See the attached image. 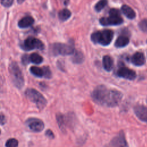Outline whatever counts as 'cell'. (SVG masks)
<instances>
[{
    "label": "cell",
    "mask_w": 147,
    "mask_h": 147,
    "mask_svg": "<svg viewBox=\"0 0 147 147\" xmlns=\"http://www.w3.org/2000/svg\"><path fill=\"white\" fill-rule=\"evenodd\" d=\"M29 61V56H28L27 55H24L22 57V63H24V64H27Z\"/></svg>",
    "instance_id": "obj_29"
},
{
    "label": "cell",
    "mask_w": 147,
    "mask_h": 147,
    "mask_svg": "<svg viewBox=\"0 0 147 147\" xmlns=\"http://www.w3.org/2000/svg\"><path fill=\"white\" fill-rule=\"evenodd\" d=\"M18 142L15 138H10L6 142L5 146L6 147H18Z\"/></svg>",
    "instance_id": "obj_23"
},
{
    "label": "cell",
    "mask_w": 147,
    "mask_h": 147,
    "mask_svg": "<svg viewBox=\"0 0 147 147\" xmlns=\"http://www.w3.org/2000/svg\"><path fill=\"white\" fill-rule=\"evenodd\" d=\"M58 16H59V19L61 21H65L71 17V13L69 10L67 9H64L59 12Z\"/></svg>",
    "instance_id": "obj_18"
},
{
    "label": "cell",
    "mask_w": 147,
    "mask_h": 147,
    "mask_svg": "<svg viewBox=\"0 0 147 147\" xmlns=\"http://www.w3.org/2000/svg\"><path fill=\"white\" fill-rule=\"evenodd\" d=\"M107 0H100L95 6V9L96 11H101L107 5Z\"/></svg>",
    "instance_id": "obj_22"
},
{
    "label": "cell",
    "mask_w": 147,
    "mask_h": 147,
    "mask_svg": "<svg viewBox=\"0 0 147 147\" xmlns=\"http://www.w3.org/2000/svg\"><path fill=\"white\" fill-rule=\"evenodd\" d=\"M43 71H44V76L46 78H50L51 77V72L48 67H44L42 68Z\"/></svg>",
    "instance_id": "obj_25"
},
{
    "label": "cell",
    "mask_w": 147,
    "mask_h": 147,
    "mask_svg": "<svg viewBox=\"0 0 147 147\" xmlns=\"http://www.w3.org/2000/svg\"><path fill=\"white\" fill-rule=\"evenodd\" d=\"M29 60L33 63L38 64L42 63L43 58L37 53H33L29 56Z\"/></svg>",
    "instance_id": "obj_20"
},
{
    "label": "cell",
    "mask_w": 147,
    "mask_h": 147,
    "mask_svg": "<svg viewBox=\"0 0 147 147\" xmlns=\"http://www.w3.org/2000/svg\"><path fill=\"white\" fill-rule=\"evenodd\" d=\"M121 11L123 14L129 19H133L136 17V13L134 11L127 5H123L121 7Z\"/></svg>",
    "instance_id": "obj_15"
},
{
    "label": "cell",
    "mask_w": 147,
    "mask_h": 147,
    "mask_svg": "<svg viewBox=\"0 0 147 147\" xmlns=\"http://www.w3.org/2000/svg\"><path fill=\"white\" fill-rule=\"evenodd\" d=\"M45 135L47 137H48L50 139H52L54 138V134L53 133L52 131V130L48 129L45 131Z\"/></svg>",
    "instance_id": "obj_28"
},
{
    "label": "cell",
    "mask_w": 147,
    "mask_h": 147,
    "mask_svg": "<svg viewBox=\"0 0 147 147\" xmlns=\"http://www.w3.org/2000/svg\"><path fill=\"white\" fill-rule=\"evenodd\" d=\"M74 56L72 58V60L73 63L75 64H80L83 62L84 61V56L79 51H74Z\"/></svg>",
    "instance_id": "obj_17"
},
{
    "label": "cell",
    "mask_w": 147,
    "mask_h": 147,
    "mask_svg": "<svg viewBox=\"0 0 147 147\" xmlns=\"http://www.w3.org/2000/svg\"><path fill=\"white\" fill-rule=\"evenodd\" d=\"M26 97L32 102L35 103L37 107L40 109H43L47 105V100L44 96L38 91L34 88H28L25 91Z\"/></svg>",
    "instance_id": "obj_4"
},
{
    "label": "cell",
    "mask_w": 147,
    "mask_h": 147,
    "mask_svg": "<svg viewBox=\"0 0 147 147\" xmlns=\"http://www.w3.org/2000/svg\"><path fill=\"white\" fill-rule=\"evenodd\" d=\"M129 42V39L127 37L120 36L118 37L115 42V46L117 48H122L126 46Z\"/></svg>",
    "instance_id": "obj_16"
},
{
    "label": "cell",
    "mask_w": 147,
    "mask_h": 147,
    "mask_svg": "<svg viewBox=\"0 0 147 147\" xmlns=\"http://www.w3.org/2000/svg\"><path fill=\"white\" fill-rule=\"evenodd\" d=\"M116 75L118 77L130 80H133L136 78V74L133 70L124 66L120 67L117 69Z\"/></svg>",
    "instance_id": "obj_7"
},
{
    "label": "cell",
    "mask_w": 147,
    "mask_h": 147,
    "mask_svg": "<svg viewBox=\"0 0 147 147\" xmlns=\"http://www.w3.org/2000/svg\"><path fill=\"white\" fill-rule=\"evenodd\" d=\"M107 147H127L123 132L121 131L117 136L114 137Z\"/></svg>",
    "instance_id": "obj_9"
},
{
    "label": "cell",
    "mask_w": 147,
    "mask_h": 147,
    "mask_svg": "<svg viewBox=\"0 0 147 147\" xmlns=\"http://www.w3.org/2000/svg\"><path fill=\"white\" fill-rule=\"evenodd\" d=\"M56 120L59 128L63 131L65 130V122L64 117L61 114H57L56 115Z\"/></svg>",
    "instance_id": "obj_19"
},
{
    "label": "cell",
    "mask_w": 147,
    "mask_h": 147,
    "mask_svg": "<svg viewBox=\"0 0 147 147\" xmlns=\"http://www.w3.org/2000/svg\"><path fill=\"white\" fill-rule=\"evenodd\" d=\"M131 62L136 66H141L145 62V58L144 54L141 52L135 53L131 57Z\"/></svg>",
    "instance_id": "obj_12"
},
{
    "label": "cell",
    "mask_w": 147,
    "mask_h": 147,
    "mask_svg": "<svg viewBox=\"0 0 147 147\" xmlns=\"http://www.w3.org/2000/svg\"><path fill=\"white\" fill-rule=\"evenodd\" d=\"M109 14L112 16H121L119 11L116 9H111L109 11Z\"/></svg>",
    "instance_id": "obj_27"
},
{
    "label": "cell",
    "mask_w": 147,
    "mask_h": 147,
    "mask_svg": "<svg viewBox=\"0 0 147 147\" xmlns=\"http://www.w3.org/2000/svg\"><path fill=\"white\" fill-rule=\"evenodd\" d=\"M134 111L140 120L147 123V108L145 106L137 105L134 106Z\"/></svg>",
    "instance_id": "obj_11"
},
{
    "label": "cell",
    "mask_w": 147,
    "mask_h": 147,
    "mask_svg": "<svg viewBox=\"0 0 147 147\" xmlns=\"http://www.w3.org/2000/svg\"><path fill=\"white\" fill-rule=\"evenodd\" d=\"M113 36L114 33L112 30L106 29L93 33L91 36V39L95 44L106 46L110 44L113 38Z\"/></svg>",
    "instance_id": "obj_2"
},
{
    "label": "cell",
    "mask_w": 147,
    "mask_h": 147,
    "mask_svg": "<svg viewBox=\"0 0 147 147\" xmlns=\"http://www.w3.org/2000/svg\"><path fill=\"white\" fill-rule=\"evenodd\" d=\"M34 22L33 18L30 16H26L22 18L18 22L20 28H27L31 26Z\"/></svg>",
    "instance_id": "obj_13"
},
{
    "label": "cell",
    "mask_w": 147,
    "mask_h": 147,
    "mask_svg": "<svg viewBox=\"0 0 147 147\" xmlns=\"http://www.w3.org/2000/svg\"><path fill=\"white\" fill-rule=\"evenodd\" d=\"M146 10H147V6H146Z\"/></svg>",
    "instance_id": "obj_34"
},
{
    "label": "cell",
    "mask_w": 147,
    "mask_h": 147,
    "mask_svg": "<svg viewBox=\"0 0 147 147\" xmlns=\"http://www.w3.org/2000/svg\"><path fill=\"white\" fill-rule=\"evenodd\" d=\"M26 124L30 130L33 131L39 132L42 130L44 128V122L37 118H29L26 121Z\"/></svg>",
    "instance_id": "obj_10"
},
{
    "label": "cell",
    "mask_w": 147,
    "mask_h": 147,
    "mask_svg": "<svg viewBox=\"0 0 147 147\" xmlns=\"http://www.w3.org/2000/svg\"><path fill=\"white\" fill-rule=\"evenodd\" d=\"M0 133H1V130H0Z\"/></svg>",
    "instance_id": "obj_35"
},
{
    "label": "cell",
    "mask_w": 147,
    "mask_h": 147,
    "mask_svg": "<svg viewBox=\"0 0 147 147\" xmlns=\"http://www.w3.org/2000/svg\"><path fill=\"white\" fill-rule=\"evenodd\" d=\"M146 103H147V98H146Z\"/></svg>",
    "instance_id": "obj_33"
},
{
    "label": "cell",
    "mask_w": 147,
    "mask_h": 147,
    "mask_svg": "<svg viewBox=\"0 0 147 147\" xmlns=\"http://www.w3.org/2000/svg\"><path fill=\"white\" fill-rule=\"evenodd\" d=\"M21 47L25 51H31L34 49L42 50L44 48V45L39 39L33 37H29L24 41L21 45Z\"/></svg>",
    "instance_id": "obj_6"
},
{
    "label": "cell",
    "mask_w": 147,
    "mask_h": 147,
    "mask_svg": "<svg viewBox=\"0 0 147 147\" xmlns=\"http://www.w3.org/2000/svg\"><path fill=\"white\" fill-rule=\"evenodd\" d=\"M68 2H69V0H63V3L65 5H67Z\"/></svg>",
    "instance_id": "obj_31"
},
{
    "label": "cell",
    "mask_w": 147,
    "mask_h": 147,
    "mask_svg": "<svg viewBox=\"0 0 147 147\" xmlns=\"http://www.w3.org/2000/svg\"><path fill=\"white\" fill-rule=\"evenodd\" d=\"M51 53L55 56L59 55L65 56L73 54L75 50L74 47L71 45L61 43H55L51 45Z\"/></svg>",
    "instance_id": "obj_5"
},
{
    "label": "cell",
    "mask_w": 147,
    "mask_h": 147,
    "mask_svg": "<svg viewBox=\"0 0 147 147\" xmlns=\"http://www.w3.org/2000/svg\"><path fill=\"white\" fill-rule=\"evenodd\" d=\"M91 97L98 105L106 107H115L120 103L122 94L118 90H109L104 85H99L92 92Z\"/></svg>",
    "instance_id": "obj_1"
},
{
    "label": "cell",
    "mask_w": 147,
    "mask_h": 147,
    "mask_svg": "<svg viewBox=\"0 0 147 147\" xmlns=\"http://www.w3.org/2000/svg\"><path fill=\"white\" fill-rule=\"evenodd\" d=\"M9 69L14 85L17 88L21 89L24 85V79L19 66L16 62L13 61L10 63Z\"/></svg>",
    "instance_id": "obj_3"
},
{
    "label": "cell",
    "mask_w": 147,
    "mask_h": 147,
    "mask_svg": "<svg viewBox=\"0 0 147 147\" xmlns=\"http://www.w3.org/2000/svg\"><path fill=\"white\" fill-rule=\"evenodd\" d=\"M25 1V0H17V2H18V3H19V4H21V3H22Z\"/></svg>",
    "instance_id": "obj_32"
},
{
    "label": "cell",
    "mask_w": 147,
    "mask_h": 147,
    "mask_svg": "<svg viewBox=\"0 0 147 147\" xmlns=\"http://www.w3.org/2000/svg\"><path fill=\"white\" fill-rule=\"evenodd\" d=\"M13 1L14 0H0V2L3 6L6 7H9L12 5Z\"/></svg>",
    "instance_id": "obj_26"
},
{
    "label": "cell",
    "mask_w": 147,
    "mask_h": 147,
    "mask_svg": "<svg viewBox=\"0 0 147 147\" xmlns=\"http://www.w3.org/2000/svg\"><path fill=\"white\" fill-rule=\"evenodd\" d=\"M30 72L37 77H42L44 76V71L42 68L38 67L32 66L30 68Z\"/></svg>",
    "instance_id": "obj_21"
},
{
    "label": "cell",
    "mask_w": 147,
    "mask_h": 147,
    "mask_svg": "<svg viewBox=\"0 0 147 147\" xmlns=\"http://www.w3.org/2000/svg\"><path fill=\"white\" fill-rule=\"evenodd\" d=\"M99 22L103 26L118 25L123 22V19L121 16L110 15L107 17H102L100 19Z\"/></svg>",
    "instance_id": "obj_8"
},
{
    "label": "cell",
    "mask_w": 147,
    "mask_h": 147,
    "mask_svg": "<svg viewBox=\"0 0 147 147\" xmlns=\"http://www.w3.org/2000/svg\"><path fill=\"white\" fill-rule=\"evenodd\" d=\"M103 66L104 69L107 71H110L112 70L114 65L113 60L112 58L108 55H105L103 57L102 60Z\"/></svg>",
    "instance_id": "obj_14"
},
{
    "label": "cell",
    "mask_w": 147,
    "mask_h": 147,
    "mask_svg": "<svg viewBox=\"0 0 147 147\" xmlns=\"http://www.w3.org/2000/svg\"><path fill=\"white\" fill-rule=\"evenodd\" d=\"M5 122V117L3 114H0V124H3Z\"/></svg>",
    "instance_id": "obj_30"
},
{
    "label": "cell",
    "mask_w": 147,
    "mask_h": 147,
    "mask_svg": "<svg viewBox=\"0 0 147 147\" xmlns=\"http://www.w3.org/2000/svg\"><path fill=\"white\" fill-rule=\"evenodd\" d=\"M140 29L144 32L147 33V19H144L139 22Z\"/></svg>",
    "instance_id": "obj_24"
}]
</instances>
